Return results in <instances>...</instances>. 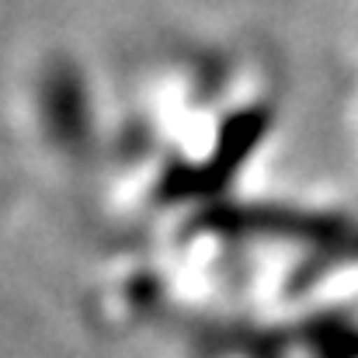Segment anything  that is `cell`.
Returning <instances> with one entry per match:
<instances>
[{"instance_id": "6da1fadb", "label": "cell", "mask_w": 358, "mask_h": 358, "mask_svg": "<svg viewBox=\"0 0 358 358\" xmlns=\"http://www.w3.org/2000/svg\"><path fill=\"white\" fill-rule=\"evenodd\" d=\"M313 345L324 358H358V331L331 324L320 334H313Z\"/></svg>"}]
</instances>
